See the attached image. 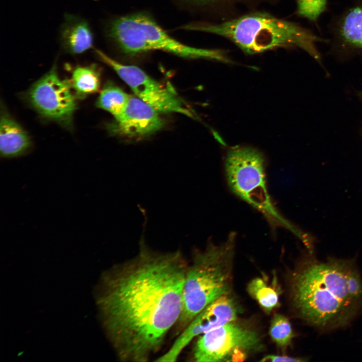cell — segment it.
Masks as SVG:
<instances>
[{
    "mask_svg": "<svg viewBox=\"0 0 362 362\" xmlns=\"http://www.w3.org/2000/svg\"><path fill=\"white\" fill-rule=\"evenodd\" d=\"M225 171L231 191L262 214L274 230L284 228L304 244L311 242L312 235L285 218L274 204L266 185L265 159L259 151L245 146L229 149L225 157Z\"/></svg>",
    "mask_w": 362,
    "mask_h": 362,
    "instance_id": "5",
    "label": "cell"
},
{
    "mask_svg": "<svg viewBox=\"0 0 362 362\" xmlns=\"http://www.w3.org/2000/svg\"><path fill=\"white\" fill-rule=\"evenodd\" d=\"M249 294L267 313L279 305V293L274 285L270 286L260 278L252 280L247 286Z\"/></svg>",
    "mask_w": 362,
    "mask_h": 362,
    "instance_id": "17",
    "label": "cell"
},
{
    "mask_svg": "<svg viewBox=\"0 0 362 362\" xmlns=\"http://www.w3.org/2000/svg\"><path fill=\"white\" fill-rule=\"evenodd\" d=\"M64 18L60 29V42L64 51L76 55L93 48L94 37L88 22L67 13Z\"/></svg>",
    "mask_w": 362,
    "mask_h": 362,
    "instance_id": "13",
    "label": "cell"
},
{
    "mask_svg": "<svg viewBox=\"0 0 362 362\" xmlns=\"http://www.w3.org/2000/svg\"><path fill=\"white\" fill-rule=\"evenodd\" d=\"M31 143L23 128L2 109L0 123V152L2 157L13 158L25 154Z\"/></svg>",
    "mask_w": 362,
    "mask_h": 362,
    "instance_id": "14",
    "label": "cell"
},
{
    "mask_svg": "<svg viewBox=\"0 0 362 362\" xmlns=\"http://www.w3.org/2000/svg\"><path fill=\"white\" fill-rule=\"evenodd\" d=\"M236 237L231 233L221 243L209 242L204 249L194 251L185 275L182 311L175 325L177 334L208 305L229 294Z\"/></svg>",
    "mask_w": 362,
    "mask_h": 362,
    "instance_id": "4",
    "label": "cell"
},
{
    "mask_svg": "<svg viewBox=\"0 0 362 362\" xmlns=\"http://www.w3.org/2000/svg\"><path fill=\"white\" fill-rule=\"evenodd\" d=\"M331 29L333 49L341 54L362 56V2L345 10Z\"/></svg>",
    "mask_w": 362,
    "mask_h": 362,
    "instance_id": "12",
    "label": "cell"
},
{
    "mask_svg": "<svg viewBox=\"0 0 362 362\" xmlns=\"http://www.w3.org/2000/svg\"><path fill=\"white\" fill-rule=\"evenodd\" d=\"M182 1L194 6L204 7L217 5L237 2L241 0H182Z\"/></svg>",
    "mask_w": 362,
    "mask_h": 362,
    "instance_id": "21",
    "label": "cell"
},
{
    "mask_svg": "<svg viewBox=\"0 0 362 362\" xmlns=\"http://www.w3.org/2000/svg\"><path fill=\"white\" fill-rule=\"evenodd\" d=\"M309 254L293 276L295 307L303 318L318 326L346 324L358 306L350 297L346 285L353 261L329 259L322 262Z\"/></svg>",
    "mask_w": 362,
    "mask_h": 362,
    "instance_id": "2",
    "label": "cell"
},
{
    "mask_svg": "<svg viewBox=\"0 0 362 362\" xmlns=\"http://www.w3.org/2000/svg\"><path fill=\"white\" fill-rule=\"evenodd\" d=\"M183 29L222 36L248 54L278 48H300L320 64L321 56L316 44L327 42L295 23L264 12L247 14L221 23H194Z\"/></svg>",
    "mask_w": 362,
    "mask_h": 362,
    "instance_id": "3",
    "label": "cell"
},
{
    "mask_svg": "<svg viewBox=\"0 0 362 362\" xmlns=\"http://www.w3.org/2000/svg\"><path fill=\"white\" fill-rule=\"evenodd\" d=\"M258 334L231 321L200 336L193 349L196 361H243L249 352L261 349Z\"/></svg>",
    "mask_w": 362,
    "mask_h": 362,
    "instance_id": "7",
    "label": "cell"
},
{
    "mask_svg": "<svg viewBox=\"0 0 362 362\" xmlns=\"http://www.w3.org/2000/svg\"><path fill=\"white\" fill-rule=\"evenodd\" d=\"M304 360L299 357L276 355H267L261 360V361H301Z\"/></svg>",
    "mask_w": 362,
    "mask_h": 362,
    "instance_id": "22",
    "label": "cell"
},
{
    "mask_svg": "<svg viewBox=\"0 0 362 362\" xmlns=\"http://www.w3.org/2000/svg\"><path fill=\"white\" fill-rule=\"evenodd\" d=\"M328 0H297L298 16L316 23L327 8Z\"/></svg>",
    "mask_w": 362,
    "mask_h": 362,
    "instance_id": "19",
    "label": "cell"
},
{
    "mask_svg": "<svg viewBox=\"0 0 362 362\" xmlns=\"http://www.w3.org/2000/svg\"><path fill=\"white\" fill-rule=\"evenodd\" d=\"M237 313V306L232 298L228 295L220 297L199 313L178 335L169 349L155 360L176 361L181 352L194 338L235 321Z\"/></svg>",
    "mask_w": 362,
    "mask_h": 362,
    "instance_id": "10",
    "label": "cell"
},
{
    "mask_svg": "<svg viewBox=\"0 0 362 362\" xmlns=\"http://www.w3.org/2000/svg\"><path fill=\"white\" fill-rule=\"evenodd\" d=\"M71 89L69 81L59 77L54 63L48 72L33 84L27 97L42 117L69 128L76 109V97Z\"/></svg>",
    "mask_w": 362,
    "mask_h": 362,
    "instance_id": "9",
    "label": "cell"
},
{
    "mask_svg": "<svg viewBox=\"0 0 362 362\" xmlns=\"http://www.w3.org/2000/svg\"><path fill=\"white\" fill-rule=\"evenodd\" d=\"M269 333L272 340L281 347L289 345L294 337L289 319L285 316L275 314L271 321Z\"/></svg>",
    "mask_w": 362,
    "mask_h": 362,
    "instance_id": "18",
    "label": "cell"
},
{
    "mask_svg": "<svg viewBox=\"0 0 362 362\" xmlns=\"http://www.w3.org/2000/svg\"><path fill=\"white\" fill-rule=\"evenodd\" d=\"M116 135L128 138H141L160 130L163 121L159 112L136 96L131 95L122 112L110 125Z\"/></svg>",
    "mask_w": 362,
    "mask_h": 362,
    "instance_id": "11",
    "label": "cell"
},
{
    "mask_svg": "<svg viewBox=\"0 0 362 362\" xmlns=\"http://www.w3.org/2000/svg\"><path fill=\"white\" fill-rule=\"evenodd\" d=\"M346 285L350 297L359 304L362 300V282L353 264L349 268L347 274Z\"/></svg>",
    "mask_w": 362,
    "mask_h": 362,
    "instance_id": "20",
    "label": "cell"
},
{
    "mask_svg": "<svg viewBox=\"0 0 362 362\" xmlns=\"http://www.w3.org/2000/svg\"><path fill=\"white\" fill-rule=\"evenodd\" d=\"M106 33L118 49L127 55L161 50L190 59L231 61L221 50L196 48L175 39L145 12L133 13L113 19L107 26Z\"/></svg>",
    "mask_w": 362,
    "mask_h": 362,
    "instance_id": "6",
    "label": "cell"
},
{
    "mask_svg": "<svg viewBox=\"0 0 362 362\" xmlns=\"http://www.w3.org/2000/svg\"><path fill=\"white\" fill-rule=\"evenodd\" d=\"M188 264L180 250H154L142 237L136 256L105 274L100 303L120 360L147 361L160 349L182 313Z\"/></svg>",
    "mask_w": 362,
    "mask_h": 362,
    "instance_id": "1",
    "label": "cell"
},
{
    "mask_svg": "<svg viewBox=\"0 0 362 362\" xmlns=\"http://www.w3.org/2000/svg\"><path fill=\"white\" fill-rule=\"evenodd\" d=\"M101 72L99 66L94 63L75 68L69 82L76 98L84 99L99 90Z\"/></svg>",
    "mask_w": 362,
    "mask_h": 362,
    "instance_id": "15",
    "label": "cell"
},
{
    "mask_svg": "<svg viewBox=\"0 0 362 362\" xmlns=\"http://www.w3.org/2000/svg\"><path fill=\"white\" fill-rule=\"evenodd\" d=\"M131 95L112 82H107L97 99L96 106L111 114L118 116L127 105Z\"/></svg>",
    "mask_w": 362,
    "mask_h": 362,
    "instance_id": "16",
    "label": "cell"
},
{
    "mask_svg": "<svg viewBox=\"0 0 362 362\" xmlns=\"http://www.w3.org/2000/svg\"><path fill=\"white\" fill-rule=\"evenodd\" d=\"M98 59L112 68L130 87L135 96L159 112L175 113L189 117L194 113L171 88L153 79L137 66L122 64L102 51L95 49Z\"/></svg>",
    "mask_w": 362,
    "mask_h": 362,
    "instance_id": "8",
    "label": "cell"
}]
</instances>
